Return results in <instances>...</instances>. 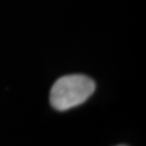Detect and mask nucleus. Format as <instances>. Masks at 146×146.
I'll use <instances>...</instances> for the list:
<instances>
[{
	"mask_svg": "<svg viewBox=\"0 0 146 146\" xmlns=\"http://www.w3.org/2000/svg\"><path fill=\"white\" fill-rule=\"evenodd\" d=\"M95 84L84 75H67L58 79L50 91V103L63 111L82 104L93 94Z\"/></svg>",
	"mask_w": 146,
	"mask_h": 146,
	"instance_id": "f257e3e1",
	"label": "nucleus"
},
{
	"mask_svg": "<svg viewBox=\"0 0 146 146\" xmlns=\"http://www.w3.org/2000/svg\"><path fill=\"white\" fill-rule=\"evenodd\" d=\"M119 146H125V145H119Z\"/></svg>",
	"mask_w": 146,
	"mask_h": 146,
	"instance_id": "f03ea898",
	"label": "nucleus"
}]
</instances>
